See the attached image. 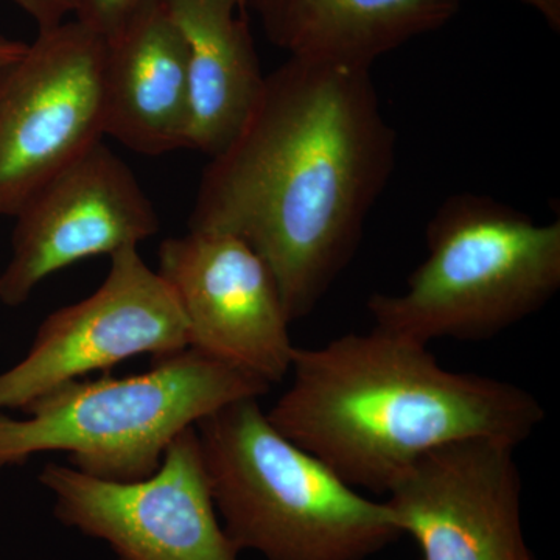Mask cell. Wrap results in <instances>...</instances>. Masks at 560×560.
I'll list each match as a JSON object with an SVG mask.
<instances>
[{
    "label": "cell",
    "mask_w": 560,
    "mask_h": 560,
    "mask_svg": "<svg viewBox=\"0 0 560 560\" xmlns=\"http://www.w3.org/2000/svg\"><path fill=\"white\" fill-rule=\"evenodd\" d=\"M156 2L160 0H75L73 16L103 39L109 40Z\"/></svg>",
    "instance_id": "15"
},
{
    "label": "cell",
    "mask_w": 560,
    "mask_h": 560,
    "mask_svg": "<svg viewBox=\"0 0 560 560\" xmlns=\"http://www.w3.org/2000/svg\"><path fill=\"white\" fill-rule=\"evenodd\" d=\"M105 61L106 40L75 20L0 69V215L105 138Z\"/></svg>",
    "instance_id": "6"
},
{
    "label": "cell",
    "mask_w": 560,
    "mask_h": 560,
    "mask_svg": "<svg viewBox=\"0 0 560 560\" xmlns=\"http://www.w3.org/2000/svg\"><path fill=\"white\" fill-rule=\"evenodd\" d=\"M396 147L371 69L290 57L202 173L189 231L245 242L305 318L359 248Z\"/></svg>",
    "instance_id": "1"
},
{
    "label": "cell",
    "mask_w": 560,
    "mask_h": 560,
    "mask_svg": "<svg viewBox=\"0 0 560 560\" xmlns=\"http://www.w3.org/2000/svg\"><path fill=\"white\" fill-rule=\"evenodd\" d=\"M0 302L20 307L43 280L77 261L138 248L160 217L135 173L101 142L47 180L18 210Z\"/></svg>",
    "instance_id": "9"
},
{
    "label": "cell",
    "mask_w": 560,
    "mask_h": 560,
    "mask_svg": "<svg viewBox=\"0 0 560 560\" xmlns=\"http://www.w3.org/2000/svg\"><path fill=\"white\" fill-rule=\"evenodd\" d=\"M28 44L22 40H14L0 36V69L5 68L10 62L16 61L24 54Z\"/></svg>",
    "instance_id": "18"
},
{
    "label": "cell",
    "mask_w": 560,
    "mask_h": 560,
    "mask_svg": "<svg viewBox=\"0 0 560 560\" xmlns=\"http://www.w3.org/2000/svg\"><path fill=\"white\" fill-rule=\"evenodd\" d=\"M39 485L66 528L105 541L116 560H238L213 503L197 429L168 445L143 480L106 481L47 464Z\"/></svg>",
    "instance_id": "7"
},
{
    "label": "cell",
    "mask_w": 560,
    "mask_h": 560,
    "mask_svg": "<svg viewBox=\"0 0 560 560\" xmlns=\"http://www.w3.org/2000/svg\"><path fill=\"white\" fill-rule=\"evenodd\" d=\"M260 399L195 425L221 525L265 560H366L400 539L386 501L368 499L271 425Z\"/></svg>",
    "instance_id": "3"
},
{
    "label": "cell",
    "mask_w": 560,
    "mask_h": 560,
    "mask_svg": "<svg viewBox=\"0 0 560 560\" xmlns=\"http://www.w3.org/2000/svg\"><path fill=\"white\" fill-rule=\"evenodd\" d=\"M271 425L355 489L389 492L412 464L452 442L518 445L545 420L528 389L445 370L429 345L374 327L294 348Z\"/></svg>",
    "instance_id": "2"
},
{
    "label": "cell",
    "mask_w": 560,
    "mask_h": 560,
    "mask_svg": "<svg viewBox=\"0 0 560 560\" xmlns=\"http://www.w3.org/2000/svg\"><path fill=\"white\" fill-rule=\"evenodd\" d=\"M290 57L371 69L382 55L438 31L460 0H246Z\"/></svg>",
    "instance_id": "14"
},
{
    "label": "cell",
    "mask_w": 560,
    "mask_h": 560,
    "mask_svg": "<svg viewBox=\"0 0 560 560\" xmlns=\"http://www.w3.org/2000/svg\"><path fill=\"white\" fill-rule=\"evenodd\" d=\"M38 24L39 31L57 27L73 14L75 0H11Z\"/></svg>",
    "instance_id": "16"
},
{
    "label": "cell",
    "mask_w": 560,
    "mask_h": 560,
    "mask_svg": "<svg viewBox=\"0 0 560 560\" xmlns=\"http://www.w3.org/2000/svg\"><path fill=\"white\" fill-rule=\"evenodd\" d=\"M537 11L552 31H560V0H522Z\"/></svg>",
    "instance_id": "17"
},
{
    "label": "cell",
    "mask_w": 560,
    "mask_h": 560,
    "mask_svg": "<svg viewBox=\"0 0 560 560\" xmlns=\"http://www.w3.org/2000/svg\"><path fill=\"white\" fill-rule=\"evenodd\" d=\"M517 447L495 440L442 445L386 493L420 560H536L523 534Z\"/></svg>",
    "instance_id": "11"
},
{
    "label": "cell",
    "mask_w": 560,
    "mask_h": 560,
    "mask_svg": "<svg viewBox=\"0 0 560 560\" xmlns=\"http://www.w3.org/2000/svg\"><path fill=\"white\" fill-rule=\"evenodd\" d=\"M108 276L86 300L50 313L27 355L0 372V412L24 411L49 390L131 357L167 359L189 348L171 287L138 248L109 257Z\"/></svg>",
    "instance_id": "8"
},
{
    "label": "cell",
    "mask_w": 560,
    "mask_h": 560,
    "mask_svg": "<svg viewBox=\"0 0 560 560\" xmlns=\"http://www.w3.org/2000/svg\"><path fill=\"white\" fill-rule=\"evenodd\" d=\"M142 374L70 382L25 408L0 412V471L40 453H68L69 466L106 481L143 480L160 469L184 430L234 401L260 399L270 383L187 348Z\"/></svg>",
    "instance_id": "4"
},
{
    "label": "cell",
    "mask_w": 560,
    "mask_h": 560,
    "mask_svg": "<svg viewBox=\"0 0 560 560\" xmlns=\"http://www.w3.org/2000/svg\"><path fill=\"white\" fill-rule=\"evenodd\" d=\"M186 44L189 150L213 158L241 131L264 88L246 0H162Z\"/></svg>",
    "instance_id": "13"
},
{
    "label": "cell",
    "mask_w": 560,
    "mask_h": 560,
    "mask_svg": "<svg viewBox=\"0 0 560 560\" xmlns=\"http://www.w3.org/2000/svg\"><path fill=\"white\" fill-rule=\"evenodd\" d=\"M404 293H375L378 329L430 345L482 341L541 311L560 287V221L536 223L481 195L445 200Z\"/></svg>",
    "instance_id": "5"
},
{
    "label": "cell",
    "mask_w": 560,
    "mask_h": 560,
    "mask_svg": "<svg viewBox=\"0 0 560 560\" xmlns=\"http://www.w3.org/2000/svg\"><path fill=\"white\" fill-rule=\"evenodd\" d=\"M103 101L105 136L136 153L189 149L186 44L162 0L106 40Z\"/></svg>",
    "instance_id": "12"
},
{
    "label": "cell",
    "mask_w": 560,
    "mask_h": 560,
    "mask_svg": "<svg viewBox=\"0 0 560 560\" xmlns=\"http://www.w3.org/2000/svg\"><path fill=\"white\" fill-rule=\"evenodd\" d=\"M158 272L183 311L190 349L270 385L290 374L291 320L270 268L245 242L189 231L161 243Z\"/></svg>",
    "instance_id": "10"
}]
</instances>
